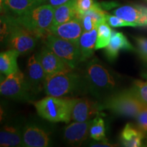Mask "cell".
<instances>
[{
	"instance_id": "6da1fadb",
	"label": "cell",
	"mask_w": 147,
	"mask_h": 147,
	"mask_svg": "<svg viewBox=\"0 0 147 147\" xmlns=\"http://www.w3.org/2000/svg\"><path fill=\"white\" fill-rule=\"evenodd\" d=\"M1 34L9 49L17 51L20 55L30 53L36 47L39 37L18 24L10 16L1 18Z\"/></svg>"
},
{
	"instance_id": "7a4b0ae2",
	"label": "cell",
	"mask_w": 147,
	"mask_h": 147,
	"mask_svg": "<svg viewBox=\"0 0 147 147\" xmlns=\"http://www.w3.org/2000/svg\"><path fill=\"white\" fill-rule=\"evenodd\" d=\"M87 91L97 98H107L113 94L116 86L115 78L110 71L97 59L89 62L84 71Z\"/></svg>"
},
{
	"instance_id": "3957f363",
	"label": "cell",
	"mask_w": 147,
	"mask_h": 147,
	"mask_svg": "<svg viewBox=\"0 0 147 147\" xmlns=\"http://www.w3.org/2000/svg\"><path fill=\"white\" fill-rule=\"evenodd\" d=\"M71 71L46 76L43 87L46 93L51 96L67 97L87 91L84 77Z\"/></svg>"
},
{
	"instance_id": "277c9868",
	"label": "cell",
	"mask_w": 147,
	"mask_h": 147,
	"mask_svg": "<svg viewBox=\"0 0 147 147\" xmlns=\"http://www.w3.org/2000/svg\"><path fill=\"white\" fill-rule=\"evenodd\" d=\"M76 98L49 96L34 103L37 113L42 119L52 123L64 122L71 120V113Z\"/></svg>"
},
{
	"instance_id": "5b68a950",
	"label": "cell",
	"mask_w": 147,
	"mask_h": 147,
	"mask_svg": "<svg viewBox=\"0 0 147 147\" xmlns=\"http://www.w3.org/2000/svg\"><path fill=\"white\" fill-rule=\"evenodd\" d=\"M54 12V7L48 3H43L23 15L11 18L18 24L37 35L40 38L45 39L46 37L50 34Z\"/></svg>"
},
{
	"instance_id": "8992f818",
	"label": "cell",
	"mask_w": 147,
	"mask_h": 147,
	"mask_svg": "<svg viewBox=\"0 0 147 147\" xmlns=\"http://www.w3.org/2000/svg\"><path fill=\"white\" fill-rule=\"evenodd\" d=\"M145 106L131 89L115 92L99 104L100 110H109L117 115L136 118Z\"/></svg>"
},
{
	"instance_id": "52a82bcc",
	"label": "cell",
	"mask_w": 147,
	"mask_h": 147,
	"mask_svg": "<svg viewBox=\"0 0 147 147\" xmlns=\"http://www.w3.org/2000/svg\"><path fill=\"white\" fill-rule=\"evenodd\" d=\"M45 43L49 49L63 59L72 69L82 62L78 45L76 44L53 34H49L46 37Z\"/></svg>"
},
{
	"instance_id": "ba28073f",
	"label": "cell",
	"mask_w": 147,
	"mask_h": 147,
	"mask_svg": "<svg viewBox=\"0 0 147 147\" xmlns=\"http://www.w3.org/2000/svg\"><path fill=\"white\" fill-rule=\"evenodd\" d=\"M0 92L3 96L16 99L26 100L32 92L26 76L21 70L11 74L1 82Z\"/></svg>"
},
{
	"instance_id": "9c48e42d",
	"label": "cell",
	"mask_w": 147,
	"mask_h": 147,
	"mask_svg": "<svg viewBox=\"0 0 147 147\" xmlns=\"http://www.w3.org/2000/svg\"><path fill=\"white\" fill-rule=\"evenodd\" d=\"M23 146L47 147L51 146V134L36 125H27L23 130Z\"/></svg>"
},
{
	"instance_id": "30bf717a",
	"label": "cell",
	"mask_w": 147,
	"mask_h": 147,
	"mask_svg": "<svg viewBox=\"0 0 147 147\" xmlns=\"http://www.w3.org/2000/svg\"><path fill=\"white\" fill-rule=\"evenodd\" d=\"M83 32L81 18H74L70 21L62 23L57 26L51 27L50 34L68 40L78 45L79 39Z\"/></svg>"
},
{
	"instance_id": "8fae6325",
	"label": "cell",
	"mask_w": 147,
	"mask_h": 147,
	"mask_svg": "<svg viewBox=\"0 0 147 147\" xmlns=\"http://www.w3.org/2000/svg\"><path fill=\"white\" fill-rule=\"evenodd\" d=\"M38 57L41 63L46 75L71 71L72 69L63 59L49 49L47 46L42 48Z\"/></svg>"
},
{
	"instance_id": "7c38bea8",
	"label": "cell",
	"mask_w": 147,
	"mask_h": 147,
	"mask_svg": "<svg viewBox=\"0 0 147 147\" xmlns=\"http://www.w3.org/2000/svg\"><path fill=\"white\" fill-rule=\"evenodd\" d=\"M99 111V104L97 102L87 97L76 98L71 113V120L77 122L91 120L98 115Z\"/></svg>"
},
{
	"instance_id": "4fadbf2b",
	"label": "cell",
	"mask_w": 147,
	"mask_h": 147,
	"mask_svg": "<svg viewBox=\"0 0 147 147\" xmlns=\"http://www.w3.org/2000/svg\"><path fill=\"white\" fill-rule=\"evenodd\" d=\"M46 73L44 70L38 55L34 54L29 57L27 65V80L34 93L40 91L42 87H44Z\"/></svg>"
},
{
	"instance_id": "5bb4252c",
	"label": "cell",
	"mask_w": 147,
	"mask_h": 147,
	"mask_svg": "<svg viewBox=\"0 0 147 147\" xmlns=\"http://www.w3.org/2000/svg\"><path fill=\"white\" fill-rule=\"evenodd\" d=\"M92 121L93 119L84 122L74 121L65 127L63 138L66 142L74 146H80L90 134Z\"/></svg>"
},
{
	"instance_id": "9a60e30c",
	"label": "cell",
	"mask_w": 147,
	"mask_h": 147,
	"mask_svg": "<svg viewBox=\"0 0 147 147\" xmlns=\"http://www.w3.org/2000/svg\"><path fill=\"white\" fill-rule=\"evenodd\" d=\"M45 2L46 0H0L1 10L4 11L7 16L14 18L23 15Z\"/></svg>"
},
{
	"instance_id": "2e32d148",
	"label": "cell",
	"mask_w": 147,
	"mask_h": 147,
	"mask_svg": "<svg viewBox=\"0 0 147 147\" xmlns=\"http://www.w3.org/2000/svg\"><path fill=\"white\" fill-rule=\"evenodd\" d=\"M113 12L119 18L136 24L138 26L147 25V8L144 7L123 5L115 9Z\"/></svg>"
},
{
	"instance_id": "e0dca14e",
	"label": "cell",
	"mask_w": 147,
	"mask_h": 147,
	"mask_svg": "<svg viewBox=\"0 0 147 147\" xmlns=\"http://www.w3.org/2000/svg\"><path fill=\"white\" fill-rule=\"evenodd\" d=\"M134 50V47L123 33L113 31L109 45L105 48V53L108 59L113 61L117 58L120 51Z\"/></svg>"
},
{
	"instance_id": "ac0fdd59",
	"label": "cell",
	"mask_w": 147,
	"mask_h": 147,
	"mask_svg": "<svg viewBox=\"0 0 147 147\" xmlns=\"http://www.w3.org/2000/svg\"><path fill=\"white\" fill-rule=\"evenodd\" d=\"M0 146L13 147L23 146V131L16 126L5 125L0 132Z\"/></svg>"
},
{
	"instance_id": "d6986e66",
	"label": "cell",
	"mask_w": 147,
	"mask_h": 147,
	"mask_svg": "<svg viewBox=\"0 0 147 147\" xmlns=\"http://www.w3.org/2000/svg\"><path fill=\"white\" fill-rule=\"evenodd\" d=\"M97 36V29L90 32H83L78 42V47L81 53L82 61L89 59L95 51Z\"/></svg>"
},
{
	"instance_id": "ffe728a7",
	"label": "cell",
	"mask_w": 147,
	"mask_h": 147,
	"mask_svg": "<svg viewBox=\"0 0 147 147\" xmlns=\"http://www.w3.org/2000/svg\"><path fill=\"white\" fill-rule=\"evenodd\" d=\"M145 136L138 128H135L131 124L127 123L121 131V144L127 147L142 146Z\"/></svg>"
},
{
	"instance_id": "44dd1931",
	"label": "cell",
	"mask_w": 147,
	"mask_h": 147,
	"mask_svg": "<svg viewBox=\"0 0 147 147\" xmlns=\"http://www.w3.org/2000/svg\"><path fill=\"white\" fill-rule=\"evenodd\" d=\"M76 1V0H70L68 2L55 8L54 18L51 27L57 26L77 18Z\"/></svg>"
},
{
	"instance_id": "7402d4cb",
	"label": "cell",
	"mask_w": 147,
	"mask_h": 147,
	"mask_svg": "<svg viewBox=\"0 0 147 147\" xmlns=\"http://www.w3.org/2000/svg\"><path fill=\"white\" fill-rule=\"evenodd\" d=\"M20 53L14 49H8L0 55V71L5 76L18 70L17 58Z\"/></svg>"
},
{
	"instance_id": "603a6c76",
	"label": "cell",
	"mask_w": 147,
	"mask_h": 147,
	"mask_svg": "<svg viewBox=\"0 0 147 147\" xmlns=\"http://www.w3.org/2000/svg\"><path fill=\"white\" fill-rule=\"evenodd\" d=\"M112 30L107 22H103L97 27V36L95 50L104 49L109 45L111 38Z\"/></svg>"
},
{
	"instance_id": "cb8c5ba5",
	"label": "cell",
	"mask_w": 147,
	"mask_h": 147,
	"mask_svg": "<svg viewBox=\"0 0 147 147\" xmlns=\"http://www.w3.org/2000/svg\"><path fill=\"white\" fill-rule=\"evenodd\" d=\"M90 136L95 141H106L105 122L101 117L97 116L93 119L90 127Z\"/></svg>"
},
{
	"instance_id": "d4e9b609",
	"label": "cell",
	"mask_w": 147,
	"mask_h": 147,
	"mask_svg": "<svg viewBox=\"0 0 147 147\" xmlns=\"http://www.w3.org/2000/svg\"><path fill=\"white\" fill-rule=\"evenodd\" d=\"M131 91L145 106H147V81L134 80Z\"/></svg>"
},
{
	"instance_id": "484cf974",
	"label": "cell",
	"mask_w": 147,
	"mask_h": 147,
	"mask_svg": "<svg viewBox=\"0 0 147 147\" xmlns=\"http://www.w3.org/2000/svg\"><path fill=\"white\" fill-rule=\"evenodd\" d=\"M106 21L110 26L113 27H138L136 24L126 21L119 16L108 14L106 15Z\"/></svg>"
},
{
	"instance_id": "4316f807",
	"label": "cell",
	"mask_w": 147,
	"mask_h": 147,
	"mask_svg": "<svg viewBox=\"0 0 147 147\" xmlns=\"http://www.w3.org/2000/svg\"><path fill=\"white\" fill-rule=\"evenodd\" d=\"M96 3L94 0H76L77 18H81L84 12L91 10Z\"/></svg>"
},
{
	"instance_id": "83f0119b",
	"label": "cell",
	"mask_w": 147,
	"mask_h": 147,
	"mask_svg": "<svg viewBox=\"0 0 147 147\" xmlns=\"http://www.w3.org/2000/svg\"><path fill=\"white\" fill-rule=\"evenodd\" d=\"M135 41L139 56L145 63H147V38L144 37H136L135 38Z\"/></svg>"
},
{
	"instance_id": "f1b7e54d",
	"label": "cell",
	"mask_w": 147,
	"mask_h": 147,
	"mask_svg": "<svg viewBox=\"0 0 147 147\" xmlns=\"http://www.w3.org/2000/svg\"><path fill=\"white\" fill-rule=\"evenodd\" d=\"M136 119L137 122V127L143 134L147 135V106L142 108Z\"/></svg>"
},
{
	"instance_id": "f546056e",
	"label": "cell",
	"mask_w": 147,
	"mask_h": 147,
	"mask_svg": "<svg viewBox=\"0 0 147 147\" xmlns=\"http://www.w3.org/2000/svg\"><path fill=\"white\" fill-rule=\"evenodd\" d=\"M83 32H90L94 29H97V24L89 14L84 13L81 18Z\"/></svg>"
},
{
	"instance_id": "4dcf8cb0",
	"label": "cell",
	"mask_w": 147,
	"mask_h": 147,
	"mask_svg": "<svg viewBox=\"0 0 147 147\" xmlns=\"http://www.w3.org/2000/svg\"><path fill=\"white\" fill-rule=\"evenodd\" d=\"M69 1L70 0H46V2H47L48 4L52 5L54 8H57V7L63 5Z\"/></svg>"
},
{
	"instance_id": "1f68e13d",
	"label": "cell",
	"mask_w": 147,
	"mask_h": 147,
	"mask_svg": "<svg viewBox=\"0 0 147 147\" xmlns=\"http://www.w3.org/2000/svg\"><path fill=\"white\" fill-rule=\"evenodd\" d=\"M116 146H117L116 144H110V143L108 142L106 140L100 141V142L95 143V144L91 145V146H94V147H113Z\"/></svg>"
},
{
	"instance_id": "d6a6232c",
	"label": "cell",
	"mask_w": 147,
	"mask_h": 147,
	"mask_svg": "<svg viewBox=\"0 0 147 147\" xmlns=\"http://www.w3.org/2000/svg\"><path fill=\"white\" fill-rule=\"evenodd\" d=\"M142 76L143 78H145V79H146V80H147V70H146V71H144V72L142 74Z\"/></svg>"
}]
</instances>
